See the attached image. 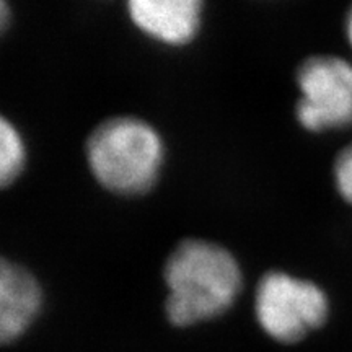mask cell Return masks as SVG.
Masks as SVG:
<instances>
[{
    "mask_svg": "<svg viewBox=\"0 0 352 352\" xmlns=\"http://www.w3.org/2000/svg\"><path fill=\"white\" fill-rule=\"evenodd\" d=\"M166 316L176 327L215 318L232 307L241 289L236 259L223 246L184 240L166 259Z\"/></svg>",
    "mask_w": 352,
    "mask_h": 352,
    "instance_id": "cell-1",
    "label": "cell"
},
{
    "mask_svg": "<svg viewBox=\"0 0 352 352\" xmlns=\"http://www.w3.org/2000/svg\"><path fill=\"white\" fill-rule=\"evenodd\" d=\"M87 162L95 179L116 195H142L155 183L164 144L152 126L134 116L103 121L87 140Z\"/></svg>",
    "mask_w": 352,
    "mask_h": 352,
    "instance_id": "cell-2",
    "label": "cell"
},
{
    "mask_svg": "<svg viewBox=\"0 0 352 352\" xmlns=\"http://www.w3.org/2000/svg\"><path fill=\"white\" fill-rule=\"evenodd\" d=\"M254 314L272 340L296 342L324 323L328 298L310 280L271 271L258 283Z\"/></svg>",
    "mask_w": 352,
    "mask_h": 352,
    "instance_id": "cell-3",
    "label": "cell"
},
{
    "mask_svg": "<svg viewBox=\"0 0 352 352\" xmlns=\"http://www.w3.org/2000/svg\"><path fill=\"white\" fill-rule=\"evenodd\" d=\"M297 120L308 131L352 124V65L336 56L308 57L298 67Z\"/></svg>",
    "mask_w": 352,
    "mask_h": 352,
    "instance_id": "cell-4",
    "label": "cell"
},
{
    "mask_svg": "<svg viewBox=\"0 0 352 352\" xmlns=\"http://www.w3.org/2000/svg\"><path fill=\"white\" fill-rule=\"evenodd\" d=\"M127 8L139 30L166 44H186L199 28L197 0H131Z\"/></svg>",
    "mask_w": 352,
    "mask_h": 352,
    "instance_id": "cell-5",
    "label": "cell"
},
{
    "mask_svg": "<svg viewBox=\"0 0 352 352\" xmlns=\"http://www.w3.org/2000/svg\"><path fill=\"white\" fill-rule=\"evenodd\" d=\"M41 289L30 271L2 259L0 263V340L15 341L36 318Z\"/></svg>",
    "mask_w": 352,
    "mask_h": 352,
    "instance_id": "cell-6",
    "label": "cell"
},
{
    "mask_svg": "<svg viewBox=\"0 0 352 352\" xmlns=\"http://www.w3.org/2000/svg\"><path fill=\"white\" fill-rule=\"evenodd\" d=\"M25 165V145L19 131L7 121L0 120V183L2 186L15 182Z\"/></svg>",
    "mask_w": 352,
    "mask_h": 352,
    "instance_id": "cell-7",
    "label": "cell"
},
{
    "mask_svg": "<svg viewBox=\"0 0 352 352\" xmlns=\"http://www.w3.org/2000/svg\"><path fill=\"white\" fill-rule=\"evenodd\" d=\"M334 183L338 191L352 204V142L342 148L334 162Z\"/></svg>",
    "mask_w": 352,
    "mask_h": 352,
    "instance_id": "cell-8",
    "label": "cell"
},
{
    "mask_svg": "<svg viewBox=\"0 0 352 352\" xmlns=\"http://www.w3.org/2000/svg\"><path fill=\"white\" fill-rule=\"evenodd\" d=\"M347 38H349V43L352 46V10L349 13V16H347Z\"/></svg>",
    "mask_w": 352,
    "mask_h": 352,
    "instance_id": "cell-9",
    "label": "cell"
},
{
    "mask_svg": "<svg viewBox=\"0 0 352 352\" xmlns=\"http://www.w3.org/2000/svg\"><path fill=\"white\" fill-rule=\"evenodd\" d=\"M0 7H2V15H0V16H2V26H3V28H6V25H7V13H8L6 2L0 3Z\"/></svg>",
    "mask_w": 352,
    "mask_h": 352,
    "instance_id": "cell-10",
    "label": "cell"
}]
</instances>
